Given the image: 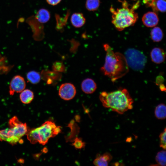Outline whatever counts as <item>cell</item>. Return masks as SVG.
I'll return each mask as SVG.
<instances>
[{
  "label": "cell",
  "instance_id": "obj_1",
  "mask_svg": "<svg viewBox=\"0 0 166 166\" xmlns=\"http://www.w3.org/2000/svg\"><path fill=\"white\" fill-rule=\"evenodd\" d=\"M103 47L106 54L105 64L101 70L114 82L127 74L129 67L124 55L114 52L107 44H105Z\"/></svg>",
  "mask_w": 166,
  "mask_h": 166
},
{
  "label": "cell",
  "instance_id": "obj_2",
  "mask_svg": "<svg viewBox=\"0 0 166 166\" xmlns=\"http://www.w3.org/2000/svg\"><path fill=\"white\" fill-rule=\"evenodd\" d=\"M99 99L103 106L120 114L133 108V99L125 89L109 93L102 92L100 94Z\"/></svg>",
  "mask_w": 166,
  "mask_h": 166
},
{
  "label": "cell",
  "instance_id": "obj_3",
  "mask_svg": "<svg viewBox=\"0 0 166 166\" xmlns=\"http://www.w3.org/2000/svg\"><path fill=\"white\" fill-rule=\"evenodd\" d=\"M122 3V7L116 10L111 6L110 8L112 14V22L116 28L121 31L126 28L133 26L137 21L138 15L134 10L139 6L138 1L132 7H128L129 4L126 1Z\"/></svg>",
  "mask_w": 166,
  "mask_h": 166
},
{
  "label": "cell",
  "instance_id": "obj_4",
  "mask_svg": "<svg viewBox=\"0 0 166 166\" xmlns=\"http://www.w3.org/2000/svg\"><path fill=\"white\" fill-rule=\"evenodd\" d=\"M61 128L54 122L47 121L38 127L28 130L26 134L27 138L32 144L38 143L44 145L50 138L55 136L61 132Z\"/></svg>",
  "mask_w": 166,
  "mask_h": 166
},
{
  "label": "cell",
  "instance_id": "obj_5",
  "mask_svg": "<svg viewBox=\"0 0 166 166\" xmlns=\"http://www.w3.org/2000/svg\"><path fill=\"white\" fill-rule=\"evenodd\" d=\"M9 128L0 130V140L14 145L20 141L28 129L26 124L21 122L16 116L9 120Z\"/></svg>",
  "mask_w": 166,
  "mask_h": 166
},
{
  "label": "cell",
  "instance_id": "obj_6",
  "mask_svg": "<svg viewBox=\"0 0 166 166\" xmlns=\"http://www.w3.org/2000/svg\"><path fill=\"white\" fill-rule=\"evenodd\" d=\"M128 67L136 71L143 70L146 63L147 58L144 54L134 48H129L124 55Z\"/></svg>",
  "mask_w": 166,
  "mask_h": 166
},
{
  "label": "cell",
  "instance_id": "obj_7",
  "mask_svg": "<svg viewBox=\"0 0 166 166\" xmlns=\"http://www.w3.org/2000/svg\"><path fill=\"white\" fill-rule=\"evenodd\" d=\"M26 83L24 78L20 75H16L12 79L9 86V93L12 95L15 93H21L25 89Z\"/></svg>",
  "mask_w": 166,
  "mask_h": 166
},
{
  "label": "cell",
  "instance_id": "obj_8",
  "mask_svg": "<svg viewBox=\"0 0 166 166\" xmlns=\"http://www.w3.org/2000/svg\"><path fill=\"white\" fill-rule=\"evenodd\" d=\"M76 93V88L72 83H66L61 85L59 89L58 94L60 97L66 101L73 98Z\"/></svg>",
  "mask_w": 166,
  "mask_h": 166
},
{
  "label": "cell",
  "instance_id": "obj_9",
  "mask_svg": "<svg viewBox=\"0 0 166 166\" xmlns=\"http://www.w3.org/2000/svg\"><path fill=\"white\" fill-rule=\"evenodd\" d=\"M142 21L146 26L152 27L158 24L159 19L156 13L149 11L144 14L142 18Z\"/></svg>",
  "mask_w": 166,
  "mask_h": 166
},
{
  "label": "cell",
  "instance_id": "obj_10",
  "mask_svg": "<svg viewBox=\"0 0 166 166\" xmlns=\"http://www.w3.org/2000/svg\"><path fill=\"white\" fill-rule=\"evenodd\" d=\"M150 57L152 62L157 64L163 62L165 60V53L164 50L160 48H153L150 53Z\"/></svg>",
  "mask_w": 166,
  "mask_h": 166
},
{
  "label": "cell",
  "instance_id": "obj_11",
  "mask_svg": "<svg viewBox=\"0 0 166 166\" xmlns=\"http://www.w3.org/2000/svg\"><path fill=\"white\" fill-rule=\"evenodd\" d=\"M81 86L82 91L86 94L93 93L97 88V85L94 81L89 78L84 80L81 83Z\"/></svg>",
  "mask_w": 166,
  "mask_h": 166
},
{
  "label": "cell",
  "instance_id": "obj_12",
  "mask_svg": "<svg viewBox=\"0 0 166 166\" xmlns=\"http://www.w3.org/2000/svg\"><path fill=\"white\" fill-rule=\"evenodd\" d=\"M70 22L73 26L76 28H79L85 24L86 19L82 13L80 12L75 13L71 16Z\"/></svg>",
  "mask_w": 166,
  "mask_h": 166
},
{
  "label": "cell",
  "instance_id": "obj_13",
  "mask_svg": "<svg viewBox=\"0 0 166 166\" xmlns=\"http://www.w3.org/2000/svg\"><path fill=\"white\" fill-rule=\"evenodd\" d=\"M112 159L110 153L106 152L102 155L97 156L93 162L94 165L97 166H107Z\"/></svg>",
  "mask_w": 166,
  "mask_h": 166
},
{
  "label": "cell",
  "instance_id": "obj_14",
  "mask_svg": "<svg viewBox=\"0 0 166 166\" xmlns=\"http://www.w3.org/2000/svg\"><path fill=\"white\" fill-rule=\"evenodd\" d=\"M36 20L41 23H45L49 20L50 14L47 9L42 8L39 10L35 15Z\"/></svg>",
  "mask_w": 166,
  "mask_h": 166
},
{
  "label": "cell",
  "instance_id": "obj_15",
  "mask_svg": "<svg viewBox=\"0 0 166 166\" xmlns=\"http://www.w3.org/2000/svg\"><path fill=\"white\" fill-rule=\"evenodd\" d=\"M34 95L33 92L28 89H24L20 93L19 95L21 101L24 104H28L33 100Z\"/></svg>",
  "mask_w": 166,
  "mask_h": 166
},
{
  "label": "cell",
  "instance_id": "obj_16",
  "mask_svg": "<svg viewBox=\"0 0 166 166\" xmlns=\"http://www.w3.org/2000/svg\"><path fill=\"white\" fill-rule=\"evenodd\" d=\"M155 115L157 118L160 120L164 119L166 117V107L164 104H160L155 108Z\"/></svg>",
  "mask_w": 166,
  "mask_h": 166
},
{
  "label": "cell",
  "instance_id": "obj_17",
  "mask_svg": "<svg viewBox=\"0 0 166 166\" xmlns=\"http://www.w3.org/2000/svg\"><path fill=\"white\" fill-rule=\"evenodd\" d=\"M152 39L153 41L158 42L163 38V33L162 30L158 27H156L152 29L150 33Z\"/></svg>",
  "mask_w": 166,
  "mask_h": 166
},
{
  "label": "cell",
  "instance_id": "obj_18",
  "mask_svg": "<svg viewBox=\"0 0 166 166\" xmlns=\"http://www.w3.org/2000/svg\"><path fill=\"white\" fill-rule=\"evenodd\" d=\"M26 78L28 81L33 84L38 83L40 81L41 75L38 72L34 71H30L26 74Z\"/></svg>",
  "mask_w": 166,
  "mask_h": 166
},
{
  "label": "cell",
  "instance_id": "obj_19",
  "mask_svg": "<svg viewBox=\"0 0 166 166\" xmlns=\"http://www.w3.org/2000/svg\"><path fill=\"white\" fill-rule=\"evenodd\" d=\"M166 5L165 0H155L151 7L154 11L164 13L166 11Z\"/></svg>",
  "mask_w": 166,
  "mask_h": 166
},
{
  "label": "cell",
  "instance_id": "obj_20",
  "mask_svg": "<svg viewBox=\"0 0 166 166\" xmlns=\"http://www.w3.org/2000/svg\"><path fill=\"white\" fill-rule=\"evenodd\" d=\"M100 4V0H86L85 3V7L88 11H94L98 9Z\"/></svg>",
  "mask_w": 166,
  "mask_h": 166
},
{
  "label": "cell",
  "instance_id": "obj_21",
  "mask_svg": "<svg viewBox=\"0 0 166 166\" xmlns=\"http://www.w3.org/2000/svg\"><path fill=\"white\" fill-rule=\"evenodd\" d=\"M166 152L165 150L158 152L156 156V160L157 164L161 166L166 165Z\"/></svg>",
  "mask_w": 166,
  "mask_h": 166
},
{
  "label": "cell",
  "instance_id": "obj_22",
  "mask_svg": "<svg viewBox=\"0 0 166 166\" xmlns=\"http://www.w3.org/2000/svg\"><path fill=\"white\" fill-rule=\"evenodd\" d=\"M165 128L164 131L161 132L159 136L160 139V146L164 150L166 148V131Z\"/></svg>",
  "mask_w": 166,
  "mask_h": 166
},
{
  "label": "cell",
  "instance_id": "obj_23",
  "mask_svg": "<svg viewBox=\"0 0 166 166\" xmlns=\"http://www.w3.org/2000/svg\"><path fill=\"white\" fill-rule=\"evenodd\" d=\"M53 69L56 71H63L64 68L62 63L60 62H56L53 65Z\"/></svg>",
  "mask_w": 166,
  "mask_h": 166
},
{
  "label": "cell",
  "instance_id": "obj_24",
  "mask_svg": "<svg viewBox=\"0 0 166 166\" xmlns=\"http://www.w3.org/2000/svg\"><path fill=\"white\" fill-rule=\"evenodd\" d=\"M73 145L76 148L81 149L85 146V143L80 138H77L75 139Z\"/></svg>",
  "mask_w": 166,
  "mask_h": 166
},
{
  "label": "cell",
  "instance_id": "obj_25",
  "mask_svg": "<svg viewBox=\"0 0 166 166\" xmlns=\"http://www.w3.org/2000/svg\"><path fill=\"white\" fill-rule=\"evenodd\" d=\"M164 81V77L161 76H158L156 78L155 83L156 85H159L163 84Z\"/></svg>",
  "mask_w": 166,
  "mask_h": 166
},
{
  "label": "cell",
  "instance_id": "obj_26",
  "mask_svg": "<svg viewBox=\"0 0 166 166\" xmlns=\"http://www.w3.org/2000/svg\"><path fill=\"white\" fill-rule=\"evenodd\" d=\"M47 3L52 6H55L61 1V0H46Z\"/></svg>",
  "mask_w": 166,
  "mask_h": 166
},
{
  "label": "cell",
  "instance_id": "obj_27",
  "mask_svg": "<svg viewBox=\"0 0 166 166\" xmlns=\"http://www.w3.org/2000/svg\"><path fill=\"white\" fill-rule=\"evenodd\" d=\"M159 88L161 91L164 92L166 91V88L164 84H162L159 85Z\"/></svg>",
  "mask_w": 166,
  "mask_h": 166
},
{
  "label": "cell",
  "instance_id": "obj_28",
  "mask_svg": "<svg viewBox=\"0 0 166 166\" xmlns=\"http://www.w3.org/2000/svg\"><path fill=\"white\" fill-rule=\"evenodd\" d=\"M118 1L120 2H122L124 1H126V0H118Z\"/></svg>",
  "mask_w": 166,
  "mask_h": 166
}]
</instances>
